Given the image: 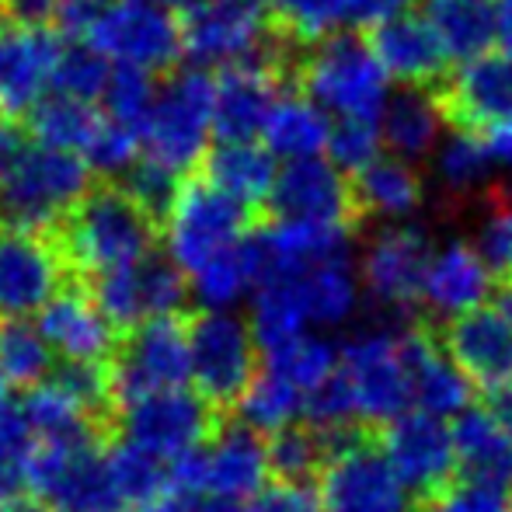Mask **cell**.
Listing matches in <instances>:
<instances>
[{
    "label": "cell",
    "instance_id": "cell-56",
    "mask_svg": "<svg viewBox=\"0 0 512 512\" xmlns=\"http://www.w3.org/2000/svg\"><path fill=\"white\" fill-rule=\"evenodd\" d=\"M18 136H14V129H11V122L7 119H0V175H4V168L14 161V154H18Z\"/></svg>",
    "mask_w": 512,
    "mask_h": 512
},
{
    "label": "cell",
    "instance_id": "cell-17",
    "mask_svg": "<svg viewBox=\"0 0 512 512\" xmlns=\"http://www.w3.org/2000/svg\"><path fill=\"white\" fill-rule=\"evenodd\" d=\"M432 91L453 129H464L481 140L512 129V56L506 49L471 56Z\"/></svg>",
    "mask_w": 512,
    "mask_h": 512
},
{
    "label": "cell",
    "instance_id": "cell-13",
    "mask_svg": "<svg viewBox=\"0 0 512 512\" xmlns=\"http://www.w3.org/2000/svg\"><path fill=\"white\" fill-rule=\"evenodd\" d=\"M338 373L352 394L356 418L366 429H380L411 411V377L401 335L380 328L352 335L338 359Z\"/></svg>",
    "mask_w": 512,
    "mask_h": 512
},
{
    "label": "cell",
    "instance_id": "cell-12",
    "mask_svg": "<svg viewBox=\"0 0 512 512\" xmlns=\"http://www.w3.org/2000/svg\"><path fill=\"white\" fill-rule=\"evenodd\" d=\"M192 377L189 384L209 405H234L255 380L262 345L248 317L237 310H203L189 324Z\"/></svg>",
    "mask_w": 512,
    "mask_h": 512
},
{
    "label": "cell",
    "instance_id": "cell-11",
    "mask_svg": "<svg viewBox=\"0 0 512 512\" xmlns=\"http://www.w3.org/2000/svg\"><path fill=\"white\" fill-rule=\"evenodd\" d=\"M276 21L258 0H199L182 21V56L199 70H227L269 60L276 49Z\"/></svg>",
    "mask_w": 512,
    "mask_h": 512
},
{
    "label": "cell",
    "instance_id": "cell-31",
    "mask_svg": "<svg viewBox=\"0 0 512 512\" xmlns=\"http://www.w3.org/2000/svg\"><path fill=\"white\" fill-rule=\"evenodd\" d=\"M328 136H331V115L324 112L314 98L304 91H283L265 115V126L258 140L272 150V157L283 164L307 161V157L328 154Z\"/></svg>",
    "mask_w": 512,
    "mask_h": 512
},
{
    "label": "cell",
    "instance_id": "cell-46",
    "mask_svg": "<svg viewBox=\"0 0 512 512\" xmlns=\"http://www.w3.org/2000/svg\"><path fill=\"white\" fill-rule=\"evenodd\" d=\"M143 157V140L136 129L122 126V122L115 119H102V126H98L95 140L88 143V150H84V161H88V168L95 171V175H105V178H126L129 171L140 164Z\"/></svg>",
    "mask_w": 512,
    "mask_h": 512
},
{
    "label": "cell",
    "instance_id": "cell-19",
    "mask_svg": "<svg viewBox=\"0 0 512 512\" xmlns=\"http://www.w3.org/2000/svg\"><path fill=\"white\" fill-rule=\"evenodd\" d=\"M269 206L279 220L338 227L349 230V234L363 223L356 192H352V178L331 157H307V161L283 164Z\"/></svg>",
    "mask_w": 512,
    "mask_h": 512
},
{
    "label": "cell",
    "instance_id": "cell-48",
    "mask_svg": "<svg viewBox=\"0 0 512 512\" xmlns=\"http://www.w3.org/2000/svg\"><path fill=\"white\" fill-rule=\"evenodd\" d=\"M380 140V119H331L328 157L345 175H356L380 157Z\"/></svg>",
    "mask_w": 512,
    "mask_h": 512
},
{
    "label": "cell",
    "instance_id": "cell-49",
    "mask_svg": "<svg viewBox=\"0 0 512 512\" xmlns=\"http://www.w3.org/2000/svg\"><path fill=\"white\" fill-rule=\"evenodd\" d=\"M488 220L481 227V255L499 283H512V192L488 189Z\"/></svg>",
    "mask_w": 512,
    "mask_h": 512
},
{
    "label": "cell",
    "instance_id": "cell-2",
    "mask_svg": "<svg viewBox=\"0 0 512 512\" xmlns=\"http://www.w3.org/2000/svg\"><path fill=\"white\" fill-rule=\"evenodd\" d=\"M60 21L112 67L164 74L182 56V25L150 0H81L63 7Z\"/></svg>",
    "mask_w": 512,
    "mask_h": 512
},
{
    "label": "cell",
    "instance_id": "cell-55",
    "mask_svg": "<svg viewBox=\"0 0 512 512\" xmlns=\"http://www.w3.org/2000/svg\"><path fill=\"white\" fill-rule=\"evenodd\" d=\"M495 39L512 56V0H495Z\"/></svg>",
    "mask_w": 512,
    "mask_h": 512
},
{
    "label": "cell",
    "instance_id": "cell-26",
    "mask_svg": "<svg viewBox=\"0 0 512 512\" xmlns=\"http://www.w3.org/2000/svg\"><path fill=\"white\" fill-rule=\"evenodd\" d=\"M283 95V67L276 56L227 67L213 77L216 140H258L265 115Z\"/></svg>",
    "mask_w": 512,
    "mask_h": 512
},
{
    "label": "cell",
    "instance_id": "cell-52",
    "mask_svg": "<svg viewBox=\"0 0 512 512\" xmlns=\"http://www.w3.org/2000/svg\"><path fill=\"white\" fill-rule=\"evenodd\" d=\"M481 408H485L488 415L495 418V425H499V429L512 439V380H506V384H499V387H492V391H485V401H481Z\"/></svg>",
    "mask_w": 512,
    "mask_h": 512
},
{
    "label": "cell",
    "instance_id": "cell-44",
    "mask_svg": "<svg viewBox=\"0 0 512 512\" xmlns=\"http://www.w3.org/2000/svg\"><path fill=\"white\" fill-rule=\"evenodd\" d=\"M157 98V81L147 70H133V67H112V77L105 84L102 95V112L108 119L122 122V126L136 129L140 133L143 122H147L150 108Z\"/></svg>",
    "mask_w": 512,
    "mask_h": 512
},
{
    "label": "cell",
    "instance_id": "cell-3",
    "mask_svg": "<svg viewBox=\"0 0 512 512\" xmlns=\"http://www.w3.org/2000/svg\"><path fill=\"white\" fill-rule=\"evenodd\" d=\"M91 178L95 171L81 154L39 140L28 147L21 143L14 161L0 175V216L7 227L49 234L81 206V199L91 192Z\"/></svg>",
    "mask_w": 512,
    "mask_h": 512
},
{
    "label": "cell",
    "instance_id": "cell-35",
    "mask_svg": "<svg viewBox=\"0 0 512 512\" xmlns=\"http://www.w3.org/2000/svg\"><path fill=\"white\" fill-rule=\"evenodd\" d=\"M108 481H112V492L122 509L178 502L171 467L154 460L150 453L136 450V446L122 443V439L108 450Z\"/></svg>",
    "mask_w": 512,
    "mask_h": 512
},
{
    "label": "cell",
    "instance_id": "cell-64",
    "mask_svg": "<svg viewBox=\"0 0 512 512\" xmlns=\"http://www.w3.org/2000/svg\"><path fill=\"white\" fill-rule=\"evenodd\" d=\"M0 7H4V0H0Z\"/></svg>",
    "mask_w": 512,
    "mask_h": 512
},
{
    "label": "cell",
    "instance_id": "cell-43",
    "mask_svg": "<svg viewBox=\"0 0 512 512\" xmlns=\"http://www.w3.org/2000/svg\"><path fill=\"white\" fill-rule=\"evenodd\" d=\"M35 432L28 429L21 408H0V506L14 502L28 488Z\"/></svg>",
    "mask_w": 512,
    "mask_h": 512
},
{
    "label": "cell",
    "instance_id": "cell-62",
    "mask_svg": "<svg viewBox=\"0 0 512 512\" xmlns=\"http://www.w3.org/2000/svg\"><path fill=\"white\" fill-rule=\"evenodd\" d=\"M63 7H70V4H81V0H60ZM63 7H60V14H63Z\"/></svg>",
    "mask_w": 512,
    "mask_h": 512
},
{
    "label": "cell",
    "instance_id": "cell-33",
    "mask_svg": "<svg viewBox=\"0 0 512 512\" xmlns=\"http://www.w3.org/2000/svg\"><path fill=\"white\" fill-rule=\"evenodd\" d=\"M443 108L436 102L432 88H405L394 98H387L384 115H380V133L391 154L418 161L425 157L439 140V126H443Z\"/></svg>",
    "mask_w": 512,
    "mask_h": 512
},
{
    "label": "cell",
    "instance_id": "cell-21",
    "mask_svg": "<svg viewBox=\"0 0 512 512\" xmlns=\"http://www.w3.org/2000/svg\"><path fill=\"white\" fill-rule=\"evenodd\" d=\"M108 401H112V380L102 366H63L42 384L28 387L21 415L35 439L81 436L91 432L98 411Z\"/></svg>",
    "mask_w": 512,
    "mask_h": 512
},
{
    "label": "cell",
    "instance_id": "cell-8",
    "mask_svg": "<svg viewBox=\"0 0 512 512\" xmlns=\"http://www.w3.org/2000/svg\"><path fill=\"white\" fill-rule=\"evenodd\" d=\"M171 474H175L178 502H251L272 485L269 439L248 425H227V429H216L182 464L171 467Z\"/></svg>",
    "mask_w": 512,
    "mask_h": 512
},
{
    "label": "cell",
    "instance_id": "cell-1",
    "mask_svg": "<svg viewBox=\"0 0 512 512\" xmlns=\"http://www.w3.org/2000/svg\"><path fill=\"white\" fill-rule=\"evenodd\" d=\"M60 248L67 265L98 279L115 269L147 262L157 241L154 209H147L129 189L105 185L91 189L81 206L63 220Z\"/></svg>",
    "mask_w": 512,
    "mask_h": 512
},
{
    "label": "cell",
    "instance_id": "cell-50",
    "mask_svg": "<svg viewBox=\"0 0 512 512\" xmlns=\"http://www.w3.org/2000/svg\"><path fill=\"white\" fill-rule=\"evenodd\" d=\"M422 512H509L506 492L474 485V481H457L446 495L429 502Z\"/></svg>",
    "mask_w": 512,
    "mask_h": 512
},
{
    "label": "cell",
    "instance_id": "cell-7",
    "mask_svg": "<svg viewBox=\"0 0 512 512\" xmlns=\"http://www.w3.org/2000/svg\"><path fill=\"white\" fill-rule=\"evenodd\" d=\"M321 512H422L405 488L377 429H352L331 436V453L317 474Z\"/></svg>",
    "mask_w": 512,
    "mask_h": 512
},
{
    "label": "cell",
    "instance_id": "cell-25",
    "mask_svg": "<svg viewBox=\"0 0 512 512\" xmlns=\"http://www.w3.org/2000/svg\"><path fill=\"white\" fill-rule=\"evenodd\" d=\"M366 42L377 53L387 77L401 81L405 88H436L450 74L453 56L425 14L405 11L398 18L380 21L366 28Z\"/></svg>",
    "mask_w": 512,
    "mask_h": 512
},
{
    "label": "cell",
    "instance_id": "cell-47",
    "mask_svg": "<svg viewBox=\"0 0 512 512\" xmlns=\"http://www.w3.org/2000/svg\"><path fill=\"white\" fill-rule=\"evenodd\" d=\"M108 77H112V63L98 49H91L88 42H77V46L63 49L53 91L56 95L81 98V102H102Z\"/></svg>",
    "mask_w": 512,
    "mask_h": 512
},
{
    "label": "cell",
    "instance_id": "cell-29",
    "mask_svg": "<svg viewBox=\"0 0 512 512\" xmlns=\"http://www.w3.org/2000/svg\"><path fill=\"white\" fill-rule=\"evenodd\" d=\"M203 164L206 182L248 209L269 203L279 178V161L262 140H216Z\"/></svg>",
    "mask_w": 512,
    "mask_h": 512
},
{
    "label": "cell",
    "instance_id": "cell-42",
    "mask_svg": "<svg viewBox=\"0 0 512 512\" xmlns=\"http://www.w3.org/2000/svg\"><path fill=\"white\" fill-rule=\"evenodd\" d=\"M328 453H331V436L314 429L310 422H297L290 429L269 436V460L276 481L310 485V478L317 481V474H321Z\"/></svg>",
    "mask_w": 512,
    "mask_h": 512
},
{
    "label": "cell",
    "instance_id": "cell-16",
    "mask_svg": "<svg viewBox=\"0 0 512 512\" xmlns=\"http://www.w3.org/2000/svg\"><path fill=\"white\" fill-rule=\"evenodd\" d=\"M67 42L39 21L0 25V119H28L56 88Z\"/></svg>",
    "mask_w": 512,
    "mask_h": 512
},
{
    "label": "cell",
    "instance_id": "cell-5",
    "mask_svg": "<svg viewBox=\"0 0 512 512\" xmlns=\"http://www.w3.org/2000/svg\"><path fill=\"white\" fill-rule=\"evenodd\" d=\"M143 161L185 178L206 161L216 140L213 129V77L199 67L178 70L157 84V98L140 129Z\"/></svg>",
    "mask_w": 512,
    "mask_h": 512
},
{
    "label": "cell",
    "instance_id": "cell-51",
    "mask_svg": "<svg viewBox=\"0 0 512 512\" xmlns=\"http://www.w3.org/2000/svg\"><path fill=\"white\" fill-rule=\"evenodd\" d=\"M251 512H321L317 506V492L310 485H297V481H272L265 492H258L248 502Z\"/></svg>",
    "mask_w": 512,
    "mask_h": 512
},
{
    "label": "cell",
    "instance_id": "cell-38",
    "mask_svg": "<svg viewBox=\"0 0 512 512\" xmlns=\"http://www.w3.org/2000/svg\"><path fill=\"white\" fill-rule=\"evenodd\" d=\"M237 418L241 425L255 429L258 436H276V432L290 429V425L304 422V411H307V394L300 387H293L290 380H283L279 373H272L269 366L255 373L244 394L234 401Z\"/></svg>",
    "mask_w": 512,
    "mask_h": 512
},
{
    "label": "cell",
    "instance_id": "cell-23",
    "mask_svg": "<svg viewBox=\"0 0 512 512\" xmlns=\"http://www.w3.org/2000/svg\"><path fill=\"white\" fill-rule=\"evenodd\" d=\"M95 300L115 328H136L150 317H171L189 300V279L168 262L154 258L95 279Z\"/></svg>",
    "mask_w": 512,
    "mask_h": 512
},
{
    "label": "cell",
    "instance_id": "cell-59",
    "mask_svg": "<svg viewBox=\"0 0 512 512\" xmlns=\"http://www.w3.org/2000/svg\"><path fill=\"white\" fill-rule=\"evenodd\" d=\"M0 512H53V509H46L42 502H7V506H0Z\"/></svg>",
    "mask_w": 512,
    "mask_h": 512
},
{
    "label": "cell",
    "instance_id": "cell-24",
    "mask_svg": "<svg viewBox=\"0 0 512 512\" xmlns=\"http://www.w3.org/2000/svg\"><path fill=\"white\" fill-rule=\"evenodd\" d=\"M53 356L63 366H105L115 356V324L98 307L95 293L63 286L35 317Z\"/></svg>",
    "mask_w": 512,
    "mask_h": 512
},
{
    "label": "cell",
    "instance_id": "cell-15",
    "mask_svg": "<svg viewBox=\"0 0 512 512\" xmlns=\"http://www.w3.org/2000/svg\"><path fill=\"white\" fill-rule=\"evenodd\" d=\"M192 377V349H189V324L171 317H150V321L129 328L126 345L119 349L112 380V398L129 401L150 391L168 387H189Z\"/></svg>",
    "mask_w": 512,
    "mask_h": 512
},
{
    "label": "cell",
    "instance_id": "cell-30",
    "mask_svg": "<svg viewBox=\"0 0 512 512\" xmlns=\"http://www.w3.org/2000/svg\"><path fill=\"white\" fill-rule=\"evenodd\" d=\"M276 276H290L293 290L304 304L307 324L314 331L345 324L359 307V286L363 283H359V272L352 269L345 251H335V255L321 258L307 269L276 272Z\"/></svg>",
    "mask_w": 512,
    "mask_h": 512
},
{
    "label": "cell",
    "instance_id": "cell-32",
    "mask_svg": "<svg viewBox=\"0 0 512 512\" xmlns=\"http://www.w3.org/2000/svg\"><path fill=\"white\" fill-rule=\"evenodd\" d=\"M453 443H457L460 481L509 492L512 488V439L495 425L485 408H464L453 425Z\"/></svg>",
    "mask_w": 512,
    "mask_h": 512
},
{
    "label": "cell",
    "instance_id": "cell-4",
    "mask_svg": "<svg viewBox=\"0 0 512 512\" xmlns=\"http://www.w3.org/2000/svg\"><path fill=\"white\" fill-rule=\"evenodd\" d=\"M297 84L331 119H380L387 105V70L363 35L335 32L304 46Z\"/></svg>",
    "mask_w": 512,
    "mask_h": 512
},
{
    "label": "cell",
    "instance_id": "cell-6",
    "mask_svg": "<svg viewBox=\"0 0 512 512\" xmlns=\"http://www.w3.org/2000/svg\"><path fill=\"white\" fill-rule=\"evenodd\" d=\"M161 244L164 258L185 279L199 272L213 258L241 248L251 237L248 206L223 196L206 178L182 182L171 203L161 209Z\"/></svg>",
    "mask_w": 512,
    "mask_h": 512
},
{
    "label": "cell",
    "instance_id": "cell-60",
    "mask_svg": "<svg viewBox=\"0 0 512 512\" xmlns=\"http://www.w3.org/2000/svg\"><path fill=\"white\" fill-rule=\"evenodd\" d=\"M122 512H178V502H161V506H143V509H122Z\"/></svg>",
    "mask_w": 512,
    "mask_h": 512
},
{
    "label": "cell",
    "instance_id": "cell-37",
    "mask_svg": "<svg viewBox=\"0 0 512 512\" xmlns=\"http://www.w3.org/2000/svg\"><path fill=\"white\" fill-rule=\"evenodd\" d=\"M258 286V258L251 237L241 248L213 258L189 276V297L203 310H237L248 304Z\"/></svg>",
    "mask_w": 512,
    "mask_h": 512
},
{
    "label": "cell",
    "instance_id": "cell-18",
    "mask_svg": "<svg viewBox=\"0 0 512 512\" xmlns=\"http://www.w3.org/2000/svg\"><path fill=\"white\" fill-rule=\"evenodd\" d=\"M60 244L39 230H0V321H32L63 290Z\"/></svg>",
    "mask_w": 512,
    "mask_h": 512
},
{
    "label": "cell",
    "instance_id": "cell-41",
    "mask_svg": "<svg viewBox=\"0 0 512 512\" xmlns=\"http://www.w3.org/2000/svg\"><path fill=\"white\" fill-rule=\"evenodd\" d=\"M53 349L39 324L32 321H0V377L7 387H35L53 373Z\"/></svg>",
    "mask_w": 512,
    "mask_h": 512
},
{
    "label": "cell",
    "instance_id": "cell-14",
    "mask_svg": "<svg viewBox=\"0 0 512 512\" xmlns=\"http://www.w3.org/2000/svg\"><path fill=\"white\" fill-rule=\"evenodd\" d=\"M380 450L387 453L391 467L405 488L415 495L418 509L436 502L460 481V460L453 429H446L443 418L429 411H405L377 429Z\"/></svg>",
    "mask_w": 512,
    "mask_h": 512
},
{
    "label": "cell",
    "instance_id": "cell-10",
    "mask_svg": "<svg viewBox=\"0 0 512 512\" xmlns=\"http://www.w3.org/2000/svg\"><path fill=\"white\" fill-rule=\"evenodd\" d=\"M122 443L175 467L213 436V405L196 387H168L119 401Z\"/></svg>",
    "mask_w": 512,
    "mask_h": 512
},
{
    "label": "cell",
    "instance_id": "cell-22",
    "mask_svg": "<svg viewBox=\"0 0 512 512\" xmlns=\"http://www.w3.org/2000/svg\"><path fill=\"white\" fill-rule=\"evenodd\" d=\"M432 328L446 356L471 380V387L492 391L512 380V324L499 307L481 304L443 321L432 317Z\"/></svg>",
    "mask_w": 512,
    "mask_h": 512
},
{
    "label": "cell",
    "instance_id": "cell-45",
    "mask_svg": "<svg viewBox=\"0 0 512 512\" xmlns=\"http://www.w3.org/2000/svg\"><path fill=\"white\" fill-rule=\"evenodd\" d=\"M492 150L481 136H471L464 129H453L450 140L439 147V182L450 192H474L488 175V164H492Z\"/></svg>",
    "mask_w": 512,
    "mask_h": 512
},
{
    "label": "cell",
    "instance_id": "cell-57",
    "mask_svg": "<svg viewBox=\"0 0 512 512\" xmlns=\"http://www.w3.org/2000/svg\"><path fill=\"white\" fill-rule=\"evenodd\" d=\"M495 307H499L502 314L509 317V324H512V283H499V293H495Z\"/></svg>",
    "mask_w": 512,
    "mask_h": 512
},
{
    "label": "cell",
    "instance_id": "cell-9",
    "mask_svg": "<svg viewBox=\"0 0 512 512\" xmlns=\"http://www.w3.org/2000/svg\"><path fill=\"white\" fill-rule=\"evenodd\" d=\"M28 488L53 512H122L108 481V450L95 432L35 439Z\"/></svg>",
    "mask_w": 512,
    "mask_h": 512
},
{
    "label": "cell",
    "instance_id": "cell-54",
    "mask_svg": "<svg viewBox=\"0 0 512 512\" xmlns=\"http://www.w3.org/2000/svg\"><path fill=\"white\" fill-rule=\"evenodd\" d=\"M178 512H251L248 502H223V499H189L178 502Z\"/></svg>",
    "mask_w": 512,
    "mask_h": 512
},
{
    "label": "cell",
    "instance_id": "cell-58",
    "mask_svg": "<svg viewBox=\"0 0 512 512\" xmlns=\"http://www.w3.org/2000/svg\"><path fill=\"white\" fill-rule=\"evenodd\" d=\"M150 4L164 7V11H171V14H185V11H192L199 0H150Z\"/></svg>",
    "mask_w": 512,
    "mask_h": 512
},
{
    "label": "cell",
    "instance_id": "cell-61",
    "mask_svg": "<svg viewBox=\"0 0 512 512\" xmlns=\"http://www.w3.org/2000/svg\"><path fill=\"white\" fill-rule=\"evenodd\" d=\"M0 408H7V380L0 377Z\"/></svg>",
    "mask_w": 512,
    "mask_h": 512
},
{
    "label": "cell",
    "instance_id": "cell-27",
    "mask_svg": "<svg viewBox=\"0 0 512 512\" xmlns=\"http://www.w3.org/2000/svg\"><path fill=\"white\" fill-rule=\"evenodd\" d=\"M401 345H405V359H408L411 405H418V411H429V415L439 418L460 415L464 408H471V391H474L471 380L446 356L429 314H418L408 324V331H401Z\"/></svg>",
    "mask_w": 512,
    "mask_h": 512
},
{
    "label": "cell",
    "instance_id": "cell-39",
    "mask_svg": "<svg viewBox=\"0 0 512 512\" xmlns=\"http://www.w3.org/2000/svg\"><path fill=\"white\" fill-rule=\"evenodd\" d=\"M262 352H265V366L272 373H279L283 380H290L293 387H300L307 398L335 377L338 359H342V349L331 338H324L321 331H300V335L286 338V342Z\"/></svg>",
    "mask_w": 512,
    "mask_h": 512
},
{
    "label": "cell",
    "instance_id": "cell-53",
    "mask_svg": "<svg viewBox=\"0 0 512 512\" xmlns=\"http://www.w3.org/2000/svg\"><path fill=\"white\" fill-rule=\"evenodd\" d=\"M4 7L14 14V21H39L46 25L49 18H60V0H4Z\"/></svg>",
    "mask_w": 512,
    "mask_h": 512
},
{
    "label": "cell",
    "instance_id": "cell-34",
    "mask_svg": "<svg viewBox=\"0 0 512 512\" xmlns=\"http://www.w3.org/2000/svg\"><path fill=\"white\" fill-rule=\"evenodd\" d=\"M352 192L363 220L370 216H405L422 203V178L411 168V161L391 154L370 161L363 171L352 175Z\"/></svg>",
    "mask_w": 512,
    "mask_h": 512
},
{
    "label": "cell",
    "instance_id": "cell-28",
    "mask_svg": "<svg viewBox=\"0 0 512 512\" xmlns=\"http://www.w3.org/2000/svg\"><path fill=\"white\" fill-rule=\"evenodd\" d=\"M492 290H499V279L488 269L485 255L474 244H450L446 251L432 255L429 276H425V304L432 314H460V310L481 307Z\"/></svg>",
    "mask_w": 512,
    "mask_h": 512
},
{
    "label": "cell",
    "instance_id": "cell-36",
    "mask_svg": "<svg viewBox=\"0 0 512 512\" xmlns=\"http://www.w3.org/2000/svg\"><path fill=\"white\" fill-rule=\"evenodd\" d=\"M422 14L453 60L481 56L495 42V0H422Z\"/></svg>",
    "mask_w": 512,
    "mask_h": 512
},
{
    "label": "cell",
    "instance_id": "cell-63",
    "mask_svg": "<svg viewBox=\"0 0 512 512\" xmlns=\"http://www.w3.org/2000/svg\"><path fill=\"white\" fill-rule=\"evenodd\" d=\"M509 512H512V502H509Z\"/></svg>",
    "mask_w": 512,
    "mask_h": 512
},
{
    "label": "cell",
    "instance_id": "cell-40",
    "mask_svg": "<svg viewBox=\"0 0 512 512\" xmlns=\"http://www.w3.org/2000/svg\"><path fill=\"white\" fill-rule=\"evenodd\" d=\"M102 119L105 112L98 102H81V98L56 95L53 91L46 102L28 115V129H32V136L39 143H49V147H60L84 157V150L95 140Z\"/></svg>",
    "mask_w": 512,
    "mask_h": 512
},
{
    "label": "cell",
    "instance_id": "cell-20",
    "mask_svg": "<svg viewBox=\"0 0 512 512\" xmlns=\"http://www.w3.org/2000/svg\"><path fill=\"white\" fill-rule=\"evenodd\" d=\"M432 241L418 227H384L366 241L359 283L377 304L411 314L425 297Z\"/></svg>",
    "mask_w": 512,
    "mask_h": 512
}]
</instances>
